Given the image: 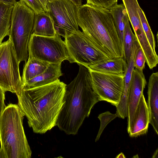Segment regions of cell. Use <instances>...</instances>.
Masks as SVG:
<instances>
[{
    "instance_id": "6da1fadb",
    "label": "cell",
    "mask_w": 158,
    "mask_h": 158,
    "mask_svg": "<svg viewBox=\"0 0 158 158\" xmlns=\"http://www.w3.org/2000/svg\"><path fill=\"white\" fill-rule=\"evenodd\" d=\"M66 85L58 79L42 86L23 88L17 95L18 105L34 133L44 134L56 126L64 102Z\"/></svg>"
},
{
    "instance_id": "7a4b0ae2",
    "label": "cell",
    "mask_w": 158,
    "mask_h": 158,
    "mask_svg": "<svg viewBox=\"0 0 158 158\" xmlns=\"http://www.w3.org/2000/svg\"><path fill=\"white\" fill-rule=\"evenodd\" d=\"M79 66L77 75L66 85L64 102L56 123V126L68 135L77 134L93 107L99 101L92 88L89 69Z\"/></svg>"
},
{
    "instance_id": "3957f363",
    "label": "cell",
    "mask_w": 158,
    "mask_h": 158,
    "mask_svg": "<svg viewBox=\"0 0 158 158\" xmlns=\"http://www.w3.org/2000/svg\"><path fill=\"white\" fill-rule=\"evenodd\" d=\"M78 23L89 39L111 59L123 57V46L109 9L83 5L78 9Z\"/></svg>"
},
{
    "instance_id": "277c9868",
    "label": "cell",
    "mask_w": 158,
    "mask_h": 158,
    "mask_svg": "<svg viewBox=\"0 0 158 158\" xmlns=\"http://www.w3.org/2000/svg\"><path fill=\"white\" fill-rule=\"evenodd\" d=\"M24 114L18 105L6 107L0 120V158H30L31 151L26 136Z\"/></svg>"
},
{
    "instance_id": "5b68a950",
    "label": "cell",
    "mask_w": 158,
    "mask_h": 158,
    "mask_svg": "<svg viewBox=\"0 0 158 158\" xmlns=\"http://www.w3.org/2000/svg\"><path fill=\"white\" fill-rule=\"evenodd\" d=\"M35 15L34 12L21 0L13 6L9 38L11 40L20 63L27 62L28 56V46Z\"/></svg>"
},
{
    "instance_id": "8992f818",
    "label": "cell",
    "mask_w": 158,
    "mask_h": 158,
    "mask_svg": "<svg viewBox=\"0 0 158 158\" xmlns=\"http://www.w3.org/2000/svg\"><path fill=\"white\" fill-rule=\"evenodd\" d=\"M64 41L68 51L70 63H76L88 67L111 59L80 30L66 35Z\"/></svg>"
},
{
    "instance_id": "52a82bcc",
    "label": "cell",
    "mask_w": 158,
    "mask_h": 158,
    "mask_svg": "<svg viewBox=\"0 0 158 158\" xmlns=\"http://www.w3.org/2000/svg\"><path fill=\"white\" fill-rule=\"evenodd\" d=\"M28 58L49 63L61 64L70 60L68 51L60 35L47 37L31 34L28 42Z\"/></svg>"
},
{
    "instance_id": "ba28073f",
    "label": "cell",
    "mask_w": 158,
    "mask_h": 158,
    "mask_svg": "<svg viewBox=\"0 0 158 158\" xmlns=\"http://www.w3.org/2000/svg\"><path fill=\"white\" fill-rule=\"evenodd\" d=\"M19 63L10 39L0 43V87L17 95L24 87Z\"/></svg>"
},
{
    "instance_id": "9c48e42d",
    "label": "cell",
    "mask_w": 158,
    "mask_h": 158,
    "mask_svg": "<svg viewBox=\"0 0 158 158\" xmlns=\"http://www.w3.org/2000/svg\"><path fill=\"white\" fill-rule=\"evenodd\" d=\"M78 9L69 0L48 1L46 12L52 20L56 34L64 38L66 35L79 31Z\"/></svg>"
},
{
    "instance_id": "30bf717a",
    "label": "cell",
    "mask_w": 158,
    "mask_h": 158,
    "mask_svg": "<svg viewBox=\"0 0 158 158\" xmlns=\"http://www.w3.org/2000/svg\"><path fill=\"white\" fill-rule=\"evenodd\" d=\"M89 70L92 88L99 101H106L116 107L123 92L125 75L108 74Z\"/></svg>"
},
{
    "instance_id": "8fae6325",
    "label": "cell",
    "mask_w": 158,
    "mask_h": 158,
    "mask_svg": "<svg viewBox=\"0 0 158 158\" xmlns=\"http://www.w3.org/2000/svg\"><path fill=\"white\" fill-rule=\"evenodd\" d=\"M147 84L143 72L133 70L127 96V127L129 133L140 98Z\"/></svg>"
},
{
    "instance_id": "7c38bea8",
    "label": "cell",
    "mask_w": 158,
    "mask_h": 158,
    "mask_svg": "<svg viewBox=\"0 0 158 158\" xmlns=\"http://www.w3.org/2000/svg\"><path fill=\"white\" fill-rule=\"evenodd\" d=\"M149 123V112L143 94L137 107L128 133L131 137H137L146 134Z\"/></svg>"
},
{
    "instance_id": "4fadbf2b",
    "label": "cell",
    "mask_w": 158,
    "mask_h": 158,
    "mask_svg": "<svg viewBox=\"0 0 158 158\" xmlns=\"http://www.w3.org/2000/svg\"><path fill=\"white\" fill-rule=\"evenodd\" d=\"M147 105L149 112V123L158 134V72L150 76L148 84Z\"/></svg>"
},
{
    "instance_id": "5bb4252c",
    "label": "cell",
    "mask_w": 158,
    "mask_h": 158,
    "mask_svg": "<svg viewBox=\"0 0 158 158\" xmlns=\"http://www.w3.org/2000/svg\"><path fill=\"white\" fill-rule=\"evenodd\" d=\"M137 39L135 40L132 48L131 56L127 63V68L124 78V88L119 102L116 107L117 117L124 119L127 116V96L128 90L132 72L135 68L134 57L135 50L139 45Z\"/></svg>"
},
{
    "instance_id": "9a60e30c",
    "label": "cell",
    "mask_w": 158,
    "mask_h": 158,
    "mask_svg": "<svg viewBox=\"0 0 158 158\" xmlns=\"http://www.w3.org/2000/svg\"><path fill=\"white\" fill-rule=\"evenodd\" d=\"M61 64L50 63L43 73L26 81L23 88L29 89L46 85L58 80L62 76Z\"/></svg>"
},
{
    "instance_id": "2e32d148",
    "label": "cell",
    "mask_w": 158,
    "mask_h": 158,
    "mask_svg": "<svg viewBox=\"0 0 158 158\" xmlns=\"http://www.w3.org/2000/svg\"><path fill=\"white\" fill-rule=\"evenodd\" d=\"M90 70L108 74L125 75L127 63L123 58L109 59L87 67Z\"/></svg>"
},
{
    "instance_id": "e0dca14e",
    "label": "cell",
    "mask_w": 158,
    "mask_h": 158,
    "mask_svg": "<svg viewBox=\"0 0 158 158\" xmlns=\"http://www.w3.org/2000/svg\"><path fill=\"white\" fill-rule=\"evenodd\" d=\"M31 34L47 37L56 34L52 20L48 13L44 12L35 15Z\"/></svg>"
},
{
    "instance_id": "ac0fdd59",
    "label": "cell",
    "mask_w": 158,
    "mask_h": 158,
    "mask_svg": "<svg viewBox=\"0 0 158 158\" xmlns=\"http://www.w3.org/2000/svg\"><path fill=\"white\" fill-rule=\"evenodd\" d=\"M114 19L117 32L123 47V42L126 23L129 21L125 7L123 4H115L109 9Z\"/></svg>"
},
{
    "instance_id": "d6986e66",
    "label": "cell",
    "mask_w": 158,
    "mask_h": 158,
    "mask_svg": "<svg viewBox=\"0 0 158 158\" xmlns=\"http://www.w3.org/2000/svg\"><path fill=\"white\" fill-rule=\"evenodd\" d=\"M49 64L39 60L28 58L23 69L22 79L23 84L29 80L44 72Z\"/></svg>"
},
{
    "instance_id": "ffe728a7",
    "label": "cell",
    "mask_w": 158,
    "mask_h": 158,
    "mask_svg": "<svg viewBox=\"0 0 158 158\" xmlns=\"http://www.w3.org/2000/svg\"><path fill=\"white\" fill-rule=\"evenodd\" d=\"M13 6L0 2V43L5 37L9 35Z\"/></svg>"
},
{
    "instance_id": "44dd1931",
    "label": "cell",
    "mask_w": 158,
    "mask_h": 158,
    "mask_svg": "<svg viewBox=\"0 0 158 158\" xmlns=\"http://www.w3.org/2000/svg\"><path fill=\"white\" fill-rule=\"evenodd\" d=\"M136 38L133 33L129 23H126L123 42V58L127 63L129 61L131 56L134 43Z\"/></svg>"
},
{
    "instance_id": "7402d4cb",
    "label": "cell",
    "mask_w": 158,
    "mask_h": 158,
    "mask_svg": "<svg viewBox=\"0 0 158 158\" xmlns=\"http://www.w3.org/2000/svg\"><path fill=\"white\" fill-rule=\"evenodd\" d=\"M138 13L144 32L152 49L155 53H156L155 50L156 42L154 35L152 31L145 14L140 6L138 7Z\"/></svg>"
},
{
    "instance_id": "603a6c76",
    "label": "cell",
    "mask_w": 158,
    "mask_h": 158,
    "mask_svg": "<svg viewBox=\"0 0 158 158\" xmlns=\"http://www.w3.org/2000/svg\"><path fill=\"white\" fill-rule=\"evenodd\" d=\"M117 117L116 114H112L109 111L105 112L98 115V118L100 120V125L95 139V142L99 139L102 133L107 125Z\"/></svg>"
},
{
    "instance_id": "cb8c5ba5",
    "label": "cell",
    "mask_w": 158,
    "mask_h": 158,
    "mask_svg": "<svg viewBox=\"0 0 158 158\" xmlns=\"http://www.w3.org/2000/svg\"><path fill=\"white\" fill-rule=\"evenodd\" d=\"M145 57L139 44L135 50L134 57L135 68L138 70L143 72L145 66Z\"/></svg>"
},
{
    "instance_id": "d4e9b609",
    "label": "cell",
    "mask_w": 158,
    "mask_h": 158,
    "mask_svg": "<svg viewBox=\"0 0 158 158\" xmlns=\"http://www.w3.org/2000/svg\"><path fill=\"white\" fill-rule=\"evenodd\" d=\"M118 0H86V4L109 9L117 3Z\"/></svg>"
},
{
    "instance_id": "484cf974",
    "label": "cell",
    "mask_w": 158,
    "mask_h": 158,
    "mask_svg": "<svg viewBox=\"0 0 158 158\" xmlns=\"http://www.w3.org/2000/svg\"><path fill=\"white\" fill-rule=\"evenodd\" d=\"M35 13L38 14L45 12L40 0H21Z\"/></svg>"
},
{
    "instance_id": "4316f807",
    "label": "cell",
    "mask_w": 158,
    "mask_h": 158,
    "mask_svg": "<svg viewBox=\"0 0 158 158\" xmlns=\"http://www.w3.org/2000/svg\"><path fill=\"white\" fill-rule=\"evenodd\" d=\"M5 92V91L0 87V120L1 115L5 107L4 103Z\"/></svg>"
},
{
    "instance_id": "83f0119b",
    "label": "cell",
    "mask_w": 158,
    "mask_h": 158,
    "mask_svg": "<svg viewBox=\"0 0 158 158\" xmlns=\"http://www.w3.org/2000/svg\"><path fill=\"white\" fill-rule=\"evenodd\" d=\"M78 8H79L82 5V0H69Z\"/></svg>"
},
{
    "instance_id": "f1b7e54d",
    "label": "cell",
    "mask_w": 158,
    "mask_h": 158,
    "mask_svg": "<svg viewBox=\"0 0 158 158\" xmlns=\"http://www.w3.org/2000/svg\"><path fill=\"white\" fill-rule=\"evenodd\" d=\"M16 0H0V2L7 4L14 5Z\"/></svg>"
},
{
    "instance_id": "f546056e",
    "label": "cell",
    "mask_w": 158,
    "mask_h": 158,
    "mask_svg": "<svg viewBox=\"0 0 158 158\" xmlns=\"http://www.w3.org/2000/svg\"><path fill=\"white\" fill-rule=\"evenodd\" d=\"M40 2L42 4L44 9L45 10V11L46 12V5L47 3L48 0H40Z\"/></svg>"
},
{
    "instance_id": "4dcf8cb0",
    "label": "cell",
    "mask_w": 158,
    "mask_h": 158,
    "mask_svg": "<svg viewBox=\"0 0 158 158\" xmlns=\"http://www.w3.org/2000/svg\"><path fill=\"white\" fill-rule=\"evenodd\" d=\"M158 157V150L157 149L156 151L154 153L152 158H157Z\"/></svg>"
},
{
    "instance_id": "1f68e13d",
    "label": "cell",
    "mask_w": 158,
    "mask_h": 158,
    "mask_svg": "<svg viewBox=\"0 0 158 158\" xmlns=\"http://www.w3.org/2000/svg\"><path fill=\"white\" fill-rule=\"evenodd\" d=\"M116 158H126V156H125L123 153L122 152L118 154L117 156L116 157Z\"/></svg>"
},
{
    "instance_id": "d6a6232c",
    "label": "cell",
    "mask_w": 158,
    "mask_h": 158,
    "mask_svg": "<svg viewBox=\"0 0 158 158\" xmlns=\"http://www.w3.org/2000/svg\"><path fill=\"white\" fill-rule=\"evenodd\" d=\"M48 1H53L54 0H48Z\"/></svg>"
}]
</instances>
